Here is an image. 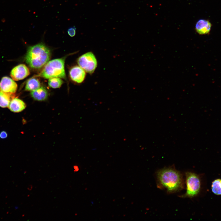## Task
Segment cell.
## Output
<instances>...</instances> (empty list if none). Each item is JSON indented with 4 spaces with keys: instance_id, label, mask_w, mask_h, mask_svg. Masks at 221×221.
<instances>
[{
    "instance_id": "cell-2",
    "label": "cell",
    "mask_w": 221,
    "mask_h": 221,
    "mask_svg": "<svg viewBox=\"0 0 221 221\" xmlns=\"http://www.w3.org/2000/svg\"><path fill=\"white\" fill-rule=\"evenodd\" d=\"M50 57L49 49L44 44L40 43L29 47L25 60L31 68L39 69L45 65Z\"/></svg>"
},
{
    "instance_id": "cell-17",
    "label": "cell",
    "mask_w": 221,
    "mask_h": 221,
    "mask_svg": "<svg viewBox=\"0 0 221 221\" xmlns=\"http://www.w3.org/2000/svg\"><path fill=\"white\" fill-rule=\"evenodd\" d=\"M7 137V134L5 131H3L0 133V138L5 139Z\"/></svg>"
},
{
    "instance_id": "cell-3",
    "label": "cell",
    "mask_w": 221,
    "mask_h": 221,
    "mask_svg": "<svg viewBox=\"0 0 221 221\" xmlns=\"http://www.w3.org/2000/svg\"><path fill=\"white\" fill-rule=\"evenodd\" d=\"M64 60V58H61L49 61L45 65L41 72L34 77L45 79L58 77L65 79Z\"/></svg>"
},
{
    "instance_id": "cell-18",
    "label": "cell",
    "mask_w": 221,
    "mask_h": 221,
    "mask_svg": "<svg viewBox=\"0 0 221 221\" xmlns=\"http://www.w3.org/2000/svg\"><path fill=\"white\" fill-rule=\"evenodd\" d=\"M73 168L74 169V171L77 172L79 170V168L78 167L77 165H75L74 166Z\"/></svg>"
},
{
    "instance_id": "cell-10",
    "label": "cell",
    "mask_w": 221,
    "mask_h": 221,
    "mask_svg": "<svg viewBox=\"0 0 221 221\" xmlns=\"http://www.w3.org/2000/svg\"><path fill=\"white\" fill-rule=\"evenodd\" d=\"M30 95L35 100L42 101L46 100L48 96V92L46 89L44 87H40L32 91Z\"/></svg>"
},
{
    "instance_id": "cell-11",
    "label": "cell",
    "mask_w": 221,
    "mask_h": 221,
    "mask_svg": "<svg viewBox=\"0 0 221 221\" xmlns=\"http://www.w3.org/2000/svg\"><path fill=\"white\" fill-rule=\"evenodd\" d=\"M211 24L208 20L200 19L196 23L195 29L200 34H205L208 33L211 29Z\"/></svg>"
},
{
    "instance_id": "cell-1",
    "label": "cell",
    "mask_w": 221,
    "mask_h": 221,
    "mask_svg": "<svg viewBox=\"0 0 221 221\" xmlns=\"http://www.w3.org/2000/svg\"><path fill=\"white\" fill-rule=\"evenodd\" d=\"M156 178L157 187L168 194L179 192L184 188L183 175L174 166L159 169L156 172Z\"/></svg>"
},
{
    "instance_id": "cell-13",
    "label": "cell",
    "mask_w": 221,
    "mask_h": 221,
    "mask_svg": "<svg viewBox=\"0 0 221 221\" xmlns=\"http://www.w3.org/2000/svg\"><path fill=\"white\" fill-rule=\"evenodd\" d=\"M41 83L39 80L35 78H31L29 79L26 83L25 90L32 91L40 87Z\"/></svg>"
},
{
    "instance_id": "cell-19",
    "label": "cell",
    "mask_w": 221,
    "mask_h": 221,
    "mask_svg": "<svg viewBox=\"0 0 221 221\" xmlns=\"http://www.w3.org/2000/svg\"><path fill=\"white\" fill-rule=\"evenodd\" d=\"M33 187L32 185H30L29 186V188H28V189L29 190H31L32 189Z\"/></svg>"
},
{
    "instance_id": "cell-4",
    "label": "cell",
    "mask_w": 221,
    "mask_h": 221,
    "mask_svg": "<svg viewBox=\"0 0 221 221\" xmlns=\"http://www.w3.org/2000/svg\"><path fill=\"white\" fill-rule=\"evenodd\" d=\"M185 175L186 191L184 194L179 196L192 198L196 196L200 192L201 183L200 177L197 174L191 172H186Z\"/></svg>"
},
{
    "instance_id": "cell-12",
    "label": "cell",
    "mask_w": 221,
    "mask_h": 221,
    "mask_svg": "<svg viewBox=\"0 0 221 221\" xmlns=\"http://www.w3.org/2000/svg\"><path fill=\"white\" fill-rule=\"evenodd\" d=\"M14 94L4 92L0 90V107L2 108H6L13 98H14Z\"/></svg>"
},
{
    "instance_id": "cell-6",
    "label": "cell",
    "mask_w": 221,
    "mask_h": 221,
    "mask_svg": "<svg viewBox=\"0 0 221 221\" xmlns=\"http://www.w3.org/2000/svg\"><path fill=\"white\" fill-rule=\"evenodd\" d=\"M30 74L28 68L24 64H19L11 70L10 75L14 80L18 81L26 77Z\"/></svg>"
},
{
    "instance_id": "cell-8",
    "label": "cell",
    "mask_w": 221,
    "mask_h": 221,
    "mask_svg": "<svg viewBox=\"0 0 221 221\" xmlns=\"http://www.w3.org/2000/svg\"><path fill=\"white\" fill-rule=\"evenodd\" d=\"M85 71L80 66H75L69 71V75L72 80L77 83H82L86 77Z\"/></svg>"
},
{
    "instance_id": "cell-15",
    "label": "cell",
    "mask_w": 221,
    "mask_h": 221,
    "mask_svg": "<svg viewBox=\"0 0 221 221\" xmlns=\"http://www.w3.org/2000/svg\"><path fill=\"white\" fill-rule=\"evenodd\" d=\"M63 83V81L58 77H54L49 79L48 81L49 86L53 88H60Z\"/></svg>"
},
{
    "instance_id": "cell-7",
    "label": "cell",
    "mask_w": 221,
    "mask_h": 221,
    "mask_svg": "<svg viewBox=\"0 0 221 221\" xmlns=\"http://www.w3.org/2000/svg\"><path fill=\"white\" fill-rule=\"evenodd\" d=\"M17 85L14 80L10 78L4 76L0 82V90L4 92L14 94L17 91Z\"/></svg>"
},
{
    "instance_id": "cell-5",
    "label": "cell",
    "mask_w": 221,
    "mask_h": 221,
    "mask_svg": "<svg viewBox=\"0 0 221 221\" xmlns=\"http://www.w3.org/2000/svg\"><path fill=\"white\" fill-rule=\"evenodd\" d=\"M79 66L86 72L90 74H92L97 65L96 59L94 54L91 52H87L77 59Z\"/></svg>"
},
{
    "instance_id": "cell-9",
    "label": "cell",
    "mask_w": 221,
    "mask_h": 221,
    "mask_svg": "<svg viewBox=\"0 0 221 221\" xmlns=\"http://www.w3.org/2000/svg\"><path fill=\"white\" fill-rule=\"evenodd\" d=\"M26 106L25 103L22 100L14 97L11 100L8 107L11 111L18 113L24 110Z\"/></svg>"
},
{
    "instance_id": "cell-14",
    "label": "cell",
    "mask_w": 221,
    "mask_h": 221,
    "mask_svg": "<svg viewBox=\"0 0 221 221\" xmlns=\"http://www.w3.org/2000/svg\"><path fill=\"white\" fill-rule=\"evenodd\" d=\"M211 190L214 194L221 195V179H216L212 182Z\"/></svg>"
},
{
    "instance_id": "cell-16",
    "label": "cell",
    "mask_w": 221,
    "mask_h": 221,
    "mask_svg": "<svg viewBox=\"0 0 221 221\" xmlns=\"http://www.w3.org/2000/svg\"><path fill=\"white\" fill-rule=\"evenodd\" d=\"M76 28L75 26L70 27L68 29L67 33L71 37H73L76 34Z\"/></svg>"
}]
</instances>
